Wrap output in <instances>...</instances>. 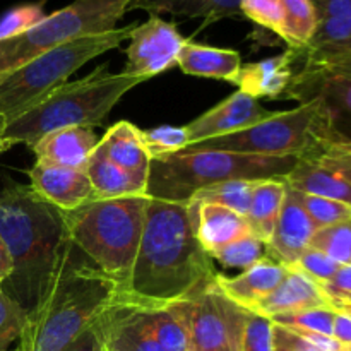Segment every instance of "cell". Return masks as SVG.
Listing matches in <instances>:
<instances>
[{"instance_id":"obj_28","label":"cell","mask_w":351,"mask_h":351,"mask_svg":"<svg viewBox=\"0 0 351 351\" xmlns=\"http://www.w3.org/2000/svg\"><path fill=\"white\" fill-rule=\"evenodd\" d=\"M287 184L281 178L261 180L254 189L245 221L249 225L250 233L259 239L264 245H267L274 232L276 219L280 216L285 195H287Z\"/></svg>"},{"instance_id":"obj_55","label":"cell","mask_w":351,"mask_h":351,"mask_svg":"<svg viewBox=\"0 0 351 351\" xmlns=\"http://www.w3.org/2000/svg\"><path fill=\"white\" fill-rule=\"evenodd\" d=\"M187 351H191V350H187Z\"/></svg>"},{"instance_id":"obj_12","label":"cell","mask_w":351,"mask_h":351,"mask_svg":"<svg viewBox=\"0 0 351 351\" xmlns=\"http://www.w3.org/2000/svg\"><path fill=\"white\" fill-rule=\"evenodd\" d=\"M283 98L298 99L300 103L324 98L331 106L335 103L351 113V51L319 60H304Z\"/></svg>"},{"instance_id":"obj_19","label":"cell","mask_w":351,"mask_h":351,"mask_svg":"<svg viewBox=\"0 0 351 351\" xmlns=\"http://www.w3.org/2000/svg\"><path fill=\"white\" fill-rule=\"evenodd\" d=\"M287 274V266L276 263L269 256L243 269L239 276H223L216 273V283L223 293L247 311H254L261 300L267 297Z\"/></svg>"},{"instance_id":"obj_47","label":"cell","mask_w":351,"mask_h":351,"mask_svg":"<svg viewBox=\"0 0 351 351\" xmlns=\"http://www.w3.org/2000/svg\"><path fill=\"white\" fill-rule=\"evenodd\" d=\"M336 311V308H335ZM332 339H336L341 345L351 343V319L348 315L338 312L335 319V328H332Z\"/></svg>"},{"instance_id":"obj_51","label":"cell","mask_w":351,"mask_h":351,"mask_svg":"<svg viewBox=\"0 0 351 351\" xmlns=\"http://www.w3.org/2000/svg\"><path fill=\"white\" fill-rule=\"evenodd\" d=\"M338 351H351V343H348V345H341Z\"/></svg>"},{"instance_id":"obj_3","label":"cell","mask_w":351,"mask_h":351,"mask_svg":"<svg viewBox=\"0 0 351 351\" xmlns=\"http://www.w3.org/2000/svg\"><path fill=\"white\" fill-rule=\"evenodd\" d=\"M72 250L71 242L62 252L43 297L26 314L19 351H64L119 291L115 280L93 264L79 263Z\"/></svg>"},{"instance_id":"obj_44","label":"cell","mask_w":351,"mask_h":351,"mask_svg":"<svg viewBox=\"0 0 351 351\" xmlns=\"http://www.w3.org/2000/svg\"><path fill=\"white\" fill-rule=\"evenodd\" d=\"M322 288L328 298H341L345 295L351 293V264H346V266H341L338 269V273L331 278L326 283L319 285Z\"/></svg>"},{"instance_id":"obj_24","label":"cell","mask_w":351,"mask_h":351,"mask_svg":"<svg viewBox=\"0 0 351 351\" xmlns=\"http://www.w3.org/2000/svg\"><path fill=\"white\" fill-rule=\"evenodd\" d=\"M130 10H146V12L160 16L191 17V19H204V26L226 19V17H239L240 0H132Z\"/></svg>"},{"instance_id":"obj_54","label":"cell","mask_w":351,"mask_h":351,"mask_svg":"<svg viewBox=\"0 0 351 351\" xmlns=\"http://www.w3.org/2000/svg\"><path fill=\"white\" fill-rule=\"evenodd\" d=\"M350 21H351V14H350ZM348 51H351V48H350V50ZM343 53H345V51H343Z\"/></svg>"},{"instance_id":"obj_5","label":"cell","mask_w":351,"mask_h":351,"mask_svg":"<svg viewBox=\"0 0 351 351\" xmlns=\"http://www.w3.org/2000/svg\"><path fill=\"white\" fill-rule=\"evenodd\" d=\"M147 195L91 201L64 213L69 240L95 267L125 287L143 237Z\"/></svg>"},{"instance_id":"obj_7","label":"cell","mask_w":351,"mask_h":351,"mask_svg":"<svg viewBox=\"0 0 351 351\" xmlns=\"http://www.w3.org/2000/svg\"><path fill=\"white\" fill-rule=\"evenodd\" d=\"M336 130L335 112L324 98H312L288 112H273L263 122L213 139L189 144V151H230L273 158H304Z\"/></svg>"},{"instance_id":"obj_40","label":"cell","mask_w":351,"mask_h":351,"mask_svg":"<svg viewBox=\"0 0 351 351\" xmlns=\"http://www.w3.org/2000/svg\"><path fill=\"white\" fill-rule=\"evenodd\" d=\"M290 267H295V269L302 271V273L307 274L308 278H312L315 283L322 285L326 283V281L331 280V278L338 273L341 264L332 261L331 257L322 254L321 250H315L312 249V247H308V249L298 257L297 263Z\"/></svg>"},{"instance_id":"obj_32","label":"cell","mask_w":351,"mask_h":351,"mask_svg":"<svg viewBox=\"0 0 351 351\" xmlns=\"http://www.w3.org/2000/svg\"><path fill=\"white\" fill-rule=\"evenodd\" d=\"M266 256V245L259 239H256L252 233L211 254L213 259L221 263L223 266L240 267V269H247V267L254 266V264H257Z\"/></svg>"},{"instance_id":"obj_33","label":"cell","mask_w":351,"mask_h":351,"mask_svg":"<svg viewBox=\"0 0 351 351\" xmlns=\"http://www.w3.org/2000/svg\"><path fill=\"white\" fill-rule=\"evenodd\" d=\"M338 311L328 305V307L307 308V311L295 312V314L276 315L271 321L274 324L287 326L291 329H304V331L317 332L332 338V328H335V319Z\"/></svg>"},{"instance_id":"obj_52","label":"cell","mask_w":351,"mask_h":351,"mask_svg":"<svg viewBox=\"0 0 351 351\" xmlns=\"http://www.w3.org/2000/svg\"><path fill=\"white\" fill-rule=\"evenodd\" d=\"M0 132H2V127H0ZM2 153H5V151H3V147H2V143H0V154Z\"/></svg>"},{"instance_id":"obj_22","label":"cell","mask_w":351,"mask_h":351,"mask_svg":"<svg viewBox=\"0 0 351 351\" xmlns=\"http://www.w3.org/2000/svg\"><path fill=\"white\" fill-rule=\"evenodd\" d=\"M177 65L185 74L221 79L237 84L242 71V57L235 50L208 47L187 40L178 51Z\"/></svg>"},{"instance_id":"obj_26","label":"cell","mask_w":351,"mask_h":351,"mask_svg":"<svg viewBox=\"0 0 351 351\" xmlns=\"http://www.w3.org/2000/svg\"><path fill=\"white\" fill-rule=\"evenodd\" d=\"M189 300V298H187ZM187 300L173 304H144L147 328L165 351L191 350L187 326Z\"/></svg>"},{"instance_id":"obj_38","label":"cell","mask_w":351,"mask_h":351,"mask_svg":"<svg viewBox=\"0 0 351 351\" xmlns=\"http://www.w3.org/2000/svg\"><path fill=\"white\" fill-rule=\"evenodd\" d=\"M143 139L149 151L151 160L180 153L187 146L184 127H158V129L143 130Z\"/></svg>"},{"instance_id":"obj_18","label":"cell","mask_w":351,"mask_h":351,"mask_svg":"<svg viewBox=\"0 0 351 351\" xmlns=\"http://www.w3.org/2000/svg\"><path fill=\"white\" fill-rule=\"evenodd\" d=\"M329 298L319 283L295 267H287L281 283L257 304L252 312L273 319L276 315L295 314L315 307H328Z\"/></svg>"},{"instance_id":"obj_48","label":"cell","mask_w":351,"mask_h":351,"mask_svg":"<svg viewBox=\"0 0 351 351\" xmlns=\"http://www.w3.org/2000/svg\"><path fill=\"white\" fill-rule=\"evenodd\" d=\"M12 269L14 264L12 259H10L9 249H7L5 242H3V239L0 237V285H3L9 280V276L12 274Z\"/></svg>"},{"instance_id":"obj_41","label":"cell","mask_w":351,"mask_h":351,"mask_svg":"<svg viewBox=\"0 0 351 351\" xmlns=\"http://www.w3.org/2000/svg\"><path fill=\"white\" fill-rule=\"evenodd\" d=\"M273 351H322L287 326L273 322Z\"/></svg>"},{"instance_id":"obj_13","label":"cell","mask_w":351,"mask_h":351,"mask_svg":"<svg viewBox=\"0 0 351 351\" xmlns=\"http://www.w3.org/2000/svg\"><path fill=\"white\" fill-rule=\"evenodd\" d=\"M105 351H165L147 328L144 304L123 290L96 317Z\"/></svg>"},{"instance_id":"obj_21","label":"cell","mask_w":351,"mask_h":351,"mask_svg":"<svg viewBox=\"0 0 351 351\" xmlns=\"http://www.w3.org/2000/svg\"><path fill=\"white\" fill-rule=\"evenodd\" d=\"M189 204L192 206V215H194L195 235L209 256L215 250L250 233L245 216L232 209L213 202L189 201Z\"/></svg>"},{"instance_id":"obj_6","label":"cell","mask_w":351,"mask_h":351,"mask_svg":"<svg viewBox=\"0 0 351 351\" xmlns=\"http://www.w3.org/2000/svg\"><path fill=\"white\" fill-rule=\"evenodd\" d=\"M298 158H273L230 151H189L153 158L146 194L168 202H189L211 185L232 180H283Z\"/></svg>"},{"instance_id":"obj_11","label":"cell","mask_w":351,"mask_h":351,"mask_svg":"<svg viewBox=\"0 0 351 351\" xmlns=\"http://www.w3.org/2000/svg\"><path fill=\"white\" fill-rule=\"evenodd\" d=\"M127 47L125 74L144 81L177 64L180 48L187 41L173 23L151 14L143 24H136Z\"/></svg>"},{"instance_id":"obj_42","label":"cell","mask_w":351,"mask_h":351,"mask_svg":"<svg viewBox=\"0 0 351 351\" xmlns=\"http://www.w3.org/2000/svg\"><path fill=\"white\" fill-rule=\"evenodd\" d=\"M311 154H321V156L351 161V139L345 137L343 134L336 132L331 139H328V141H324V143L319 144L317 149ZM311 154H308V156H311Z\"/></svg>"},{"instance_id":"obj_50","label":"cell","mask_w":351,"mask_h":351,"mask_svg":"<svg viewBox=\"0 0 351 351\" xmlns=\"http://www.w3.org/2000/svg\"><path fill=\"white\" fill-rule=\"evenodd\" d=\"M331 300H343V302H348V304H351V293L345 295V297H341V298H331Z\"/></svg>"},{"instance_id":"obj_36","label":"cell","mask_w":351,"mask_h":351,"mask_svg":"<svg viewBox=\"0 0 351 351\" xmlns=\"http://www.w3.org/2000/svg\"><path fill=\"white\" fill-rule=\"evenodd\" d=\"M240 14L280 38L283 36L285 17L281 0H240Z\"/></svg>"},{"instance_id":"obj_4","label":"cell","mask_w":351,"mask_h":351,"mask_svg":"<svg viewBox=\"0 0 351 351\" xmlns=\"http://www.w3.org/2000/svg\"><path fill=\"white\" fill-rule=\"evenodd\" d=\"M144 79L120 72L112 74L106 65L74 82H65L43 101L5 123L0 132L3 151L16 144L33 147L36 141L65 127H95L108 117L113 106Z\"/></svg>"},{"instance_id":"obj_30","label":"cell","mask_w":351,"mask_h":351,"mask_svg":"<svg viewBox=\"0 0 351 351\" xmlns=\"http://www.w3.org/2000/svg\"><path fill=\"white\" fill-rule=\"evenodd\" d=\"M257 182L261 180L223 182V184L202 189L197 194H194V197L191 201L213 202V204H219L223 208H228L232 211L239 213V215L245 216L247 211H249V206L250 201H252V194Z\"/></svg>"},{"instance_id":"obj_46","label":"cell","mask_w":351,"mask_h":351,"mask_svg":"<svg viewBox=\"0 0 351 351\" xmlns=\"http://www.w3.org/2000/svg\"><path fill=\"white\" fill-rule=\"evenodd\" d=\"M305 158H307V160L315 161V163H319L321 167L328 168V170H331L332 173L341 177L346 184L351 185V161L336 160V158L321 156V154H311V156H305Z\"/></svg>"},{"instance_id":"obj_10","label":"cell","mask_w":351,"mask_h":351,"mask_svg":"<svg viewBox=\"0 0 351 351\" xmlns=\"http://www.w3.org/2000/svg\"><path fill=\"white\" fill-rule=\"evenodd\" d=\"M247 312L223 293L215 278L187 300L191 351H240Z\"/></svg>"},{"instance_id":"obj_15","label":"cell","mask_w":351,"mask_h":351,"mask_svg":"<svg viewBox=\"0 0 351 351\" xmlns=\"http://www.w3.org/2000/svg\"><path fill=\"white\" fill-rule=\"evenodd\" d=\"M315 230L317 228L302 204L300 194L288 187L274 232L266 245L267 256L287 267L293 266L298 257L311 247Z\"/></svg>"},{"instance_id":"obj_37","label":"cell","mask_w":351,"mask_h":351,"mask_svg":"<svg viewBox=\"0 0 351 351\" xmlns=\"http://www.w3.org/2000/svg\"><path fill=\"white\" fill-rule=\"evenodd\" d=\"M26 312L3 291L0 285V350H9L23 335Z\"/></svg>"},{"instance_id":"obj_17","label":"cell","mask_w":351,"mask_h":351,"mask_svg":"<svg viewBox=\"0 0 351 351\" xmlns=\"http://www.w3.org/2000/svg\"><path fill=\"white\" fill-rule=\"evenodd\" d=\"M98 143L93 127H65L43 136L31 149L40 163L86 170Z\"/></svg>"},{"instance_id":"obj_53","label":"cell","mask_w":351,"mask_h":351,"mask_svg":"<svg viewBox=\"0 0 351 351\" xmlns=\"http://www.w3.org/2000/svg\"><path fill=\"white\" fill-rule=\"evenodd\" d=\"M0 351H19V348H16V350H0Z\"/></svg>"},{"instance_id":"obj_1","label":"cell","mask_w":351,"mask_h":351,"mask_svg":"<svg viewBox=\"0 0 351 351\" xmlns=\"http://www.w3.org/2000/svg\"><path fill=\"white\" fill-rule=\"evenodd\" d=\"M215 278L213 257L195 235L192 206L149 197L136 263L120 290L165 305L194 297Z\"/></svg>"},{"instance_id":"obj_29","label":"cell","mask_w":351,"mask_h":351,"mask_svg":"<svg viewBox=\"0 0 351 351\" xmlns=\"http://www.w3.org/2000/svg\"><path fill=\"white\" fill-rule=\"evenodd\" d=\"M285 27L281 40L290 50H304L317 27V14L311 0H281Z\"/></svg>"},{"instance_id":"obj_39","label":"cell","mask_w":351,"mask_h":351,"mask_svg":"<svg viewBox=\"0 0 351 351\" xmlns=\"http://www.w3.org/2000/svg\"><path fill=\"white\" fill-rule=\"evenodd\" d=\"M240 351H273V321L257 312H247Z\"/></svg>"},{"instance_id":"obj_31","label":"cell","mask_w":351,"mask_h":351,"mask_svg":"<svg viewBox=\"0 0 351 351\" xmlns=\"http://www.w3.org/2000/svg\"><path fill=\"white\" fill-rule=\"evenodd\" d=\"M311 247L321 250L341 266L351 264V221L315 230Z\"/></svg>"},{"instance_id":"obj_2","label":"cell","mask_w":351,"mask_h":351,"mask_svg":"<svg viewBox=\"0 0 351 351\" xmlns=\"http://www.w3.org/2000/svg\"><path fill=\"white\" fill-rule=\"evenodd\" d=\"M0 237L14 264L2 288L29 314L71 243L64 213L40 197L31 185L10 184L0 192Z\"/></svg>"},{"instance_id":"obj_20","label":"cell","mask_w":351,"mask_h":351,"mask_svg":"<svg viewBox=\"0 0 351 351\" xmlns=\"http://www.w3.org/2000/svg\"><path fill=\"white\" fill-rule=\"evenodd\" d=\"M106 156L125 173H129L146 191L149 178L151 154L143 139V130L122 120L110 127L99 139Z\"/></svg>"},{"instance_id":"obj_43","label":"cell","mask_w":351,"mask_h":351,"mask_svg":"<svg viewBox=\"0 0 351 351\" xmlns=\"http://www.w3.org/2000/svg\"><path fill=\"white\" fill-rule=\"evenodd\" d=\"M64 351H105L103 350V338L96 321L84 329L77 338L72 339Z\"/></svg>"},{"instance_id":"obj_34","label":"cell","mask_w":351,"mask_h":351,"mask_svg":"<svg viewBox=\"0 0 351 351\" xmlns=\"http://www.w3.org/2000/svg\"><path fill=\"white\" fill-rule=\"evenodd\" d=\"M300 194V201L304 204L305 211L311 216L315 228H324V226L338 225V223L351 221V206L346 202L336 201V199L319 197V195Z\"/></svg>"},{"instance_id":"obj_14","label":"cell","mask_w":351,"mask_h":351,"mask_svg":"<svg viewBox=\"0 0 351 351\" xmlns=\"http://www.w3.org/2000/svg\"><path fill=\"white\" fill-rule=\"evenodd\" d=\"M271 115H273V112L264 108L259 99L239 89L235 95L223 99L221 103H218L211 110L202 113L201 117L184 125L185 136H187V146L199 143V141L213 139V137L247 129L254 123L263 122L264 119Z\"/></svg>"},{"instance_id":"obj_8","label":"cell","mask_w":351,"mask_h":351,"mask_svg":"<svg viewBox=\"0 0 351 351\" xmlns=\"http://www.w3.org/2000/svg\"><path fill=\"white\" fill-rule=\"evenodd\" d=\"M136 24L103 34L77 38L38 55L0 79V127L26 113L51 91L60 88L75 71L93 58L115 50L129 40Z\"/></svg>"},{"instance_id":"obj_23","label":"cell","mask_w":351,"mask_h":351,"mask_svg":"<svg viewBox=\"0 0 351 351\" xmlns=\"http://www.w3.org/2000/svg\"><path fill=\"white\" fill-rule=\"evenodd\" d=\"M297 60V53L288 50L280 57L266 58L256 64L242 65L237 86L254 98H283L295 72L291 65Z\"/></svg>"},{"instance_id":"obj_35","label":"cell","mask_w":351,"mask_h":351,"mask_svg":"<svg viewBox=\"0 0 351 351\" xmlns=\"http://www.w3.org/2000/svg\"><path fill=\"white\" fill-rule=\"evenodd\" d=\"M47 17L43 9V2L40 3H21L12 7L0 17V41L16 38L26 33L31 27Z\"/></svg>"},{"instance_id":"obj_27","label":"cell","mask_w":351,"mask_h":351,"mask_svg":"<svg viewBox=\"0 0 351 351\" xmlns=\"http://www.w3.org/2000/svg\"><path fill=\"white\" fill-rule=\"evenodd\" d=\"M89 182L95 191L96 201L103 199L130 197V195H147L146 191L130 177L129 173L117 167L108 156L101 143L95 147L86 167Z\"/></svg>"},{"instance_id":"obj_16","label":"cell","mask_w":351,"mask_h":351,"mask_svg":"<svg viewBox=\"0 0 351 351\" xmlns=\"http://www.w3.org/2000/svg\"><path fill=\"white\" fill-rule=\"evenodd\" d=\"M31 187L40 197L62 213H71L96 201L86 170L62 168L36 161L29 170Z\"/></svg>"},{"instance_id":"obj_49","label":"cell","mask_w":351,"mask_h":351,"mask_svg":"<svg viewBox=\"0 0 351 351\" xmlns=\"http://www.w3.org/2000/svg\"><path fill=\"white\" fill-rule=\"evenodd\" d=\"M329 304H331L332 308H336L338 312H341V314L348 315L351 319V304L348 302H343V300H329Z\"/></svg>"},{"instance_id":"obj_9","label":"cell","mask_w":351,"mask_h":351,"mask_svg":"<svg viewBox=\"0 0 351 351\" xmlns=\"http://www.w3.org/2000/svg\"><path fill=\"white\" fill-rule=\"evenodd\" d=\"M132 0H74L16 38L0 41V79L72 40L117 29Z\"/></svg>"},{"instance_id":"obj_25","label":"cell","mask_w":351,"mask_h":351,"mask_svg":"<svg viewBox=\"0 0 351 351\" xmlns=\"http://www.w3.org/2000/svg\"><path fill=\"white\" fill-rule=\"evenodd\" d=\"M283 182L302 194L336 199L351 206V185L331 170L307 158H298Z\"/></svg>"},{"instance_id":"obj_45","label":"cell","mask_w":351,"mask_h":351,"mask_svg":"<svg viewBox=\"0 0 351 351\" xmlns=\"http://www.w3.org/2000/svg\"><path fill=\"white\" fill-rule=\"evenodd\" d=\"M314 5L317 21L346 17L351 14V0H311Z\"/></svg>"}]
</instances>
